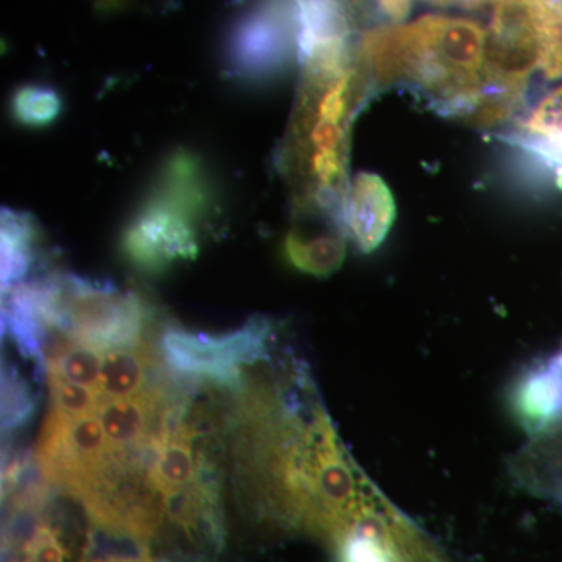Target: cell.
I'll return each mask as SVG.
<instances>
[{
    "instance_id": "1",
    "label": "cell",
    "mask_w": 562,
    "mask_h": 562,
    "mask_svg": "<svg viewBox=\"0 0 562 562\" xmlns=\"http://www.w3.org/2000/svg\"><path fill=\"white\" fill-rule=\"evenodd\" d=\"M299 61L302 76L281 143L280 172L299 217L344 231L350 128L375 90L350 35L305 41Z\"/></svg>"
},
{
    "instance_id": "2",
    "label": "cell",
    "mask_w": 562,
    "mask_h": 562,
    "mask_svg": "<svg viewBox=\"0 0 562 562\" xmlns=\"http://www.w3.org/2000/svg\"><path fill=\"white\" fill-rule=\"evenodd\" d=\"M486 40L475 22L427 16L368 33L360 55L373 90L408 88L432 109L469 124L490 98Z\"/></svg>"
},
{
    "instance_id": "3",
    "label": "cell",
    "mask_w": 562,
    "mask_h": 562,
    "mask_svg": "<svg viewBox=\"0 0 562 562\" xmlns=\"http://www.w3.org/2000/svg\"><path fill=\"white\" fill-rule=\"evenodd\" d=\"M50 324L54 335L106 351L132 349L149 341L154 310L136 292H121L110 281L52 273Z\"/></svg>"
},
{
    "instance_id": "4",
    "label": "cell",
    "mask_w": 562,
    "mask_h": 562,
    "mask_svg": "<svg viewBox=\"0 0 562 562\" xmlns=\"http://www.w3.org/2000/svg\"><path fill=\"white\" fill-rule=\"evenodd\" d=\"M271 333V322L260 316L222 335L169 327L162 331L158 347L169 371L176 375L238 391L246 380L244 366L269 357Z\"/></svg>"
},
{
    "instance_id": "5",
    "label": "cell",
    "mask_w": 562,
    "mask_h": 562,
    "mask_svg": "<svg viewBox=\"0 0 562 562\" xmlns=\"http://www.w3.org/2000/svg\"><path fill=\"white\" fill-rule=\"evenodd\" d=\"M297 0H255L225 36L228 76L244 85H262L279 76L301 50Z\"/></svg>"
},
{
    "instance_id": "6",
    "label": "cell",
    "mask_w": 562,
    "mask_h": 562,
    "mask_svg": "<svg viewBox=\"0 0 562 562\" xmlns=\"http://www.w3.org/2000/svg\"><path fill=\"white\" fill-rule=\"evenodd\" d=\"M110 453L98 414L69 417L50 409L35 458L52 487L79 501Z\"/></svg>"
},
{
    "instance_id": "7",
    "label": "cell",
    "mask_w": 562,
    "mask_h": 562,
    "mask_svg": "<svg viewBox=\"0 0 562 562\" xmlns=\"http://www.w3.org/2000/svg\"><path fill=\"white\" fill-rule=\"evenodd\" d=\"M199 228L187 213L146 192L122 231L121 251L136 271L161 276L198 257Z\"/></svg>"
},
{
    "instance_id": "8",
    "label": "cell",
    "mask_w": 562,
    "mask_h": 562,
    "mask_svg": "<svg viewBox=\"0 0 562 562\" xmlns=\"http://www.w3.org/2000/svg\"><path fill=\"white\" fill-rule=\"evenodd\" d=\"M514 420L530 438L562 425V349L532 361L508 392Z\"/></svg>"
},
{
    "instance_id": "9",
    "label": "cell",
    "mask_w": 562,
    "mask_h": 562,
    "mask_svg": "<svg viewBox=\"0 0 562 562\" xmlns=\"http://www.w3.org/2000/svg\"><path fill=\"white\" fill-rule=\"evenodd\" d=\"M147 194L171 203L199 225L217 213V194L205 161L188 149H176L158 168Z\"/></svg>"
},
{
    "instance_id": "10",
    "label": "cell",
    "mask_w": 562,
    "mask_h": 562,
    "mask_svg": "<svg viewBox=\"0 0 562 562\" xmlns=\"http://www.w3.org/2000/svg\"><path fill=\"white\" fill-rule=\"evenodd\" d=\"M395 199L379 173L361 172L350 183L344 231L362 254L379 249L395 221Z\"/></svg>"
},
{
    "instance_id": "11",
    "label": "cell",
    "mask_w": 562,
    "mask_h": 562,
    "mask_svg": "<svg viewBox=\"0 0 562 562\" xmlns=\"http://www.w3.org/2000/svg\"><path fill=\"white\" fill-rule=\"evenodd\" d=\"M347 235L335 225L303 228L295 225L283 239V258L299 272L328 277L341 268L346 258Z\"/></svg>"
},
{
    "instance_id": "12",
    "label": "cell",
    "mask_w": 562,
    "mask_h": 562,
    "mask_svg": "<svg viewBox=\"0 0 562 562\" xmlns=\"http://www.w3.org/2000/svg\"><path fill=\"white\" fill-rule=\"evenodd\" d=\"M525 490L562 505V425L531 438L513 464Z\"/></svg>"
},
{
    "instance_id": "13",
    "label": "cell",
    "mask_w": 562,
    "mask_h": 562,
    "mask_svg": "<svg viewBox=\"0 0 562 562\" xmlns=\"http://www.w3.org/2000/svg\"><path fill=\"white\" fill-rule=\"evenodd\" d=\"M0 236L2 292H5L32 280L33 266L38 260L41 235L31 214L3 209Z\"/></svg>"
},
{
    "instance_id": "14",
    "label": "cell",
    "mask_w": 562,
    "mask_h": 562,
    "mask_svg": "<svg viewBox=\"0 0 562 562\" xmlns=\"http://www.w3.org/2000/svg\"><path fill=\"white\" fill-rule=\"evenodd\" d=\"M157 369V357L150 341L132 349L103 353L99 392L102 398L131 397L140 394L151 372Z\"/></svg>"
},
{
    "instance_id": "15",
    "label": "cell",
    "mask_w": 562,
    "mask_h": 562,
    "mask_svg": "<svg viewBox=\"0 0 562 562\" xmlns=\"http://www.w3.org/2000/svg\"><path fill=\"white\" fill-rule=\"evenodd\" d=\"M10 113L22 127H49L63 113V98L47 85H21L11 95Z\"/></svg>"
},
{
    "instance_id": "16",
    "label": "cell",
    "mask_w": 562,
    "mask_h": 562,
    "mask_svg": "<svg viewBox=\"0 0 562 562\" xmlns=\"http://www.w3.org/2000/svg\"><path fill=\"white\" fill-rule=\"evenodd\" d=\"M32 384L14 364L2 366V430L11 432L31 422L36 408Z\"/></svg>"
},
{
    "instance_id": "17",
    "label": "cell",
    "mask_w": 562,
    "mask_h": 562,
    "mask_svg": "<svg viewBox=\"0 0 562 562\" xmlns=\"http://www.w3.org/2000/svg\"><path fill=\"white\" fill-rule=\"evenodd\" d=\"M46 373L50 390V409L69 417L87 416L98 412L102 402L101 392L70 382L58 373Z\"/></svg>"
},
{
    "instance_id": "18",
    "label": "cell",
    "mask_w": 562,
    "mask_h": 562,
    "mask_svg": "<svg viewBox=\"0 0 562 562\" xmlns=\"http://www.w3.org/2000/svg\"><path fill=\"white\" fill-rule=\"evenodd\" d=\"M106 538L109 536L105 531L95 528L94 543L85 562H155L149 546L114 535H110V543L106 546Z\"/></svg>"
},
{
    "instance_id": "19",
    "label": "cell",
    "mask_w": 562,
    "mask_h": 562,
    "mask_svg": "<svg viewBox=\"0 0 562 562\" xmlns=\"http://www.w3.org/2000/svg\"><path fill=\"white\" fill-rule=\"evenodd\" d=\"M128 2L131 0H94V9L103 14L117 13V11L127 7Z\"/></svg>"
},
{
    "instance_id": "20",
    "label": "cell",
    "mask_w": 562,
    "mask_h": 562,
    "mask_svg": "<svg viewBox=\"0 0 562 562\" xmlns=\"http://www.w3.org/2000/svg\"><path fill=\"white\" fill-rule=\"evenodd\" d=\"M553 2L562 3V0H553Z\"/></svg>"
}]
</instances>
